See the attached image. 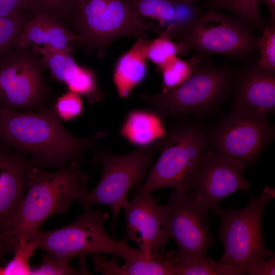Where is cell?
Returning <instances> with one entry per match:
<instances>
[{
    "label": "cell",
    "mask_w": 275,
    "mask_h": 275,
    "mask_svg": "<svg viewBox=\"0 0 275 275\" xmlns=\"http://www.w3.org/2000/svg\"><path fill=\"white\" fill-rule=\"evenodd\" d=\"M107 133L99 131L89 138L69 133L54 112L52 105L36 112L11 110L0 104V141L31 155L32 163L59 170L69 164L85 162V151Z\"/></svg>",
    "instance_id": "cell-1"
},
{
    "label": "cell",
    "mask_w": 275,
    "mask_h": 275,
    "mask_svg": "<svg viewBox=\"0 0 275 275\" xmlns=\"http://www.w3.org/2000/svg\"><path fill=\"white\" fill-rule=\"evenodd\" d=\"M230 106L268 115L275 112V71L261 67L257 61L234 67Z\"/></svg>",
    "instance_id": "cell-15"
},
{
    "label": "cell",
    "mask_w": 275,
    "mask_h": 275,
    "mask_svg": "<svg viewBox=\"0 0 275 275\" xmlns=\"http://www.w3.org/2000/svg\"><path fill=\"white\" fill-rule=\"evenodd\" d=\"M231 111L206 130V149L255 166L274 141L275 126L266 114L242 107Z\"/></svg>",
    "instance_id": "cell-9"
},
{
    "label": "cell",
    "mask_w": 275,
    "mask_h": 275,
    "mask_svg": "<svg viewBox=\"0 0 275 275\" xmlns=\"http://www.w3.org/2000/svg\"><path fill=\"white\" fill-rule=\"evenodd\" d=\"M72 21L80 43L103 57L116 39L123 36L147 38L132 0H75L67 18Z\"/></svg>",
    "instance_id": "cell-8"
},
{
    "label": "cell",
    "mask_w": 275,
    "mask_h": 275,
    "mask_svg": "<svg viewBox=\"0 0 275 275\" xmlns=\"http://www.w3.org/2000/svg\"><path fill=\"white\" fill-rule=\"evenodd\" d=\"M32 50L42 56L44 67L52 76L64 84L69 91L84 97L91 104L105 98V93L98 87L96 76L90 68L78 65L72 54L46 47H33Z\"/></svg>",
    "instance_id": "cell-18"
},
{
    "label": "cell",
    "mask_w": 275,
    "mask_h": 275,
    "mask_svg": "<svg viewBox=\"0 0 275 275\" xmlns=\"http://www.w3.org/2000/svg\"><path fill=\"white\" fill-rule=\"evenodd\" d=\"M200 63L191 76L179 86L157 94L142 93L137 98L162 119L182 115L204 117L213 113L230 95L234 67Z\"/></svg>",
    "instance_id": "cell-4"
},
{
    "label": "cell",
    "mask_w": 275,
    "mask_h": 275,
    "mask_svg": "<svg viewBox=\"0 0 275 275\" xmlns=\"http://www.w3.org/2000/svg\"><path fill=\"white\" fill-rule=\"evenodd\" d=\"M117 257L125 263L120 266L117 262L112 275H175V266L180 262L176 250L147 254L123 239L119 241Z\"/></svg>",
    "instance_id": "cell-20"
},
{
    "label": "cell",
    "mask_w": 275,
    "mask_h": 275,
    "mask_svg": "<svg viewBox=\"0 0 275 275\" xmlns=\"http://www.w3.org/2000/svg\"><path fill=\"white\" fill-rule=\"evenodd\" d=\"M189 50L184 44L176 42L168 36L160 35L149 41L146 56L147 59L156 64L159 68L171 57Z\"/></svg>",
    "instance_id": "cell-27"
},
{
    "label": "cell",
    "mask_w": 275,
    "mask_h": 275,
    "mask_svg": "<svg viewBox=\"0 0 275 275\" xmlns=\"http://www.w3.org/2000/svg\"><path fill=\"white\" fill-rule=\"evenodd\" d=\"M0 274H3V268L0 266Z\"/></svg>",
    "instance_id": "cell-38"
},
{
    "label": "cell",
    "mask_w": 275,
    "mask_h": 275,
    "mask_svg": "<svg viewBox=\"0 0 275 275\" xmlns=\"http://www.w3.org/2000/svg\"><path fill=\"white\" fill-rule=\"evenodd\" d=\"M165 138L127 154L115 155L106 150H94L92 163L102 168L101 178L93 190L81 194L76 202L85 210L93 205L109 206L113 213L111 229L115 234L120 210L129 202V190L146 178Z\"/></svg>",
    "instance_id": "cell-3"
},
{
    "label": "cell",
    "mask_w": 275,
    "mask_h": 275,
    "mask_svg": "<svg viewBox=\"0 0 275 275\" xmlns=\"http://www.w3.org/2000/svg\"><path fill=\"white\" fill-rule=\"evenodd\" d=\"M157 202L151 193L141 194L123 209L126 230L123 239L133 241L147 254L164 252L169 239Z\"/></svg>",
    "instance_id": "cell-14"
},
{
    "label": "cell",
    "mask_w": 275,
    "mask_h": 275,
    "mask_svg": "<svg viewBox=\"0 0 275 275\" xmlns=\"http://www.w3.org/2000/svg\"><path fill=\"white\" fill-rule=\"evenodd\" d=\"M206 130L198 122L177 121L167 134L160 155L145 180L135 187L134 196L166 187L188 193L191 178L206 151Z\"/></svg>",
    "instance_id": "cell-5"
},
{
    "label": "cell",
    "mask_w": 275,
    "mask_h": 275,
    "mask_svg": "<svg viewBox=\"0 0 275 275\" xmlns=\"http://www.w3.org/2000/svg\"><path fill=\"white\" fill-rule=\"evenodd\" d=\"M82 274L70 263L60 261L48 253L44 254L40 266L33 269L31 275H78Z\"/></svg>",
    "instance_id": "cell-32"
},
{
    "label": "cell",
    "mask_w": 275,
    "mask_h": 275,
    "mask_svg": "<svg viewBox=\"0 0 275 275\" xmlns=\"http://www.w3.org/2000/svg\"><path fill=\"white\" fill-rule=\"evenodd\" d=\"M209 6L208 10L232 13L252 33H262L266 24L258 0H209Z\"/></svg>",
    "instance_id": "cell-23"
},
{
    "label": "cell",
    "mask_w": 275,
    "mask_h": 275,
    "mask_svg": "<svg viewBox=\"0 0 275 275\" xmlns=\"http://www.w3.org/2000/svg\"><path fill=\"white\" fill-rule=\"evenodd\" d=\"M260 38L236 17L208 10L171 39L185 45L203 62H208L212 54H219L245 65L258 60Z\"/></svg>",
    "instance_id": "cell-7"
},
{
    "label": "cell",
    "mask_w": 275,
    "mask_h": 275,
    "mask_svg": "<svg viewBox=\"0 0 275 275\" xmlns=\"http://www.w3.org/2000/svg\"><path fill=\"white\" fill-rule=\"evenodd\" d=\"M89 180L77 162L54 172L33 165L25 196L1 234L10 253L21 236L30 240L49 217L67 213L71 204L88 190Z\"/></svg>",
    "instance_id": "cell-2"
},
{
    "label": "cell",
    "mask_w": 275,
    "mask_h": 275,
    "mask_svg": "<svg viewBox=\"0 0 275 275\" xmlns=\"http://www.w3.org/2000/svg\"><path fill=\"white\" fill-rule=\"evenodd\" d=\"M201 61L197 56L192 62L183 60L177 56L171 57L159 68L162 79L161 92H167L184 82L191 76L195 66Z\"/></svg>",
    "instance_id": "cell-24"
},
{
    "label": "cell",
    "mask_w": 275,
    "mask_h": 275,
    "mask_svg": "<svg viewBox=\"0 0 275 275\" xmlns=\"http://www.w3.org/2000/svg\"><path fill=\"white\" fill-rule=\"evenodd\" d=\"M74 42L80 43L79 36L68 31L57 18L44 13L35 14L27 22L15 47H46L72 54Z\"/></svg>",
    "instance_id": "cell-19"
},
{
    "label": "cell",
    "mask_w": 275,
    "mask_h": 275,
    "mask_svg": "<svg viewBox=\"0 0 275 275\" xmlns=\"http://www.w3.org/2000/svg\"><path fill=\"white\" fill-rule=\"evenodd\" d=\"M182 2H186V3H192L195 1H196L197 0H180Z\"/></svg>",
    "instance_id": "cell-37"
},
{
    "label": "cell",
    "mask_w": 275,
    "mask_h": 275,
    "mask_svg": "<svg viewBox=\"0 0 275 275\" xmlns=\"http://www.w3.org/2000/svg\"><path fill=\"white\" fill-rule=\"evenodd\" d=\"M108 217L99 208H91L72 223L51 231L39 230L29 240L35 243L37 249L65 263H70L74 258H85L90 254L117 256L119 241L111 237L104 227Z\"/></svg>",
    "instance_id": "cell-10"
},
{
    "label": "cell",
    "mask_w": 275,
    "mask_h": 275,
    "mask_svg": "<svg viewBox=\"0 0 275 275\" xmlns=\"http://www.w3.org/2000/svg\"><path fill=\"white\" fill-rule=\"evenodd\" d=\"M159 208L169 238L177 247L180 262L193 264L207 256L215 244L210 231L208 208L190 193L174 189L167 204Z\"/></svg>",
    "instance_id": "cell-11"
},
{
    "label": "cell",
    "mask_w": 275,
    "mask_h": 275,
    "mask_svg": "<svg viewBox=\"0 0 275 275\" xmlns=\"http://www.w3.org/2000/svg\"><path fill=\"white\" fill-rule=\"evenodd\" d=\"M175 269V275H239L234 266L217 262L207 255L193 264L180 262Z\"/></svg>",
    "instance_id": "cell-26"
},
{
    "label": "cell",
    "mask_w": 275,
    "mask_h": 275,
    "mask_svg": "<svg viewBox=\"0 0 275 275\" xmlns=\"http://www.w3.org/2000/svg\"><path fill=\"white\" fill-rule=\"evenodd\" d=\"M37 53L17 49L0 59V104L20 112H36L47 105L48 90Z\"/></svg>",
    "instance_id": "cell-12"
},
{
    "label": "cell",
    "mask_w": 275,
    "mask_h": 275,
    "mask_svg": "<svg viewBox=\"0 0 275 275\" xmlns=\"http://www.w3.org/2000/svg\"><path fill=\"white\" fill-rule=\"evenodd\" d=\"M34 165L26 154L0 141V234L26 193L29 170Z\"/></svg>",
    "instance_id": "cell-17"
},
{
    "label": "cell",
    "mask_w": 275,
    "mask_h": 275,
    "mask_svg": "<svg viewBox=\"0 0 275 275\" xmlns=\"http://www.w3.org/2000/svg\"><path fill=\"white\" fill-rule=\"evenodd\" d=\"M245 274L274 275L275 274V255L273 254L267 260H262L251 265Z\"/></svg>",
    "instance_id": "cell-34"
},
{
    "label": "cell",
    "mask_w": 275,
    "mask_h": 275,
    "mask_svg": "<svg viewBox=\"0 0 275 275\" xmlns=\"http://www.w3.org/2000/svg\"><path fill=\"white\" fill-rule=\"evenodd\" d=\"M36 249L33 241L21 236L14 252V258L3 268V274L31 275L29 261Z\"/></svg>",
    "instance_id": "cell-28"
},
{
    "label": "cell",
    "mask_w": 275,
    "mask_h": 275,
    "mask_svg": "<svg viewBox=\"0 0 275 275\" xmlns=\"http://www.w3.org/2000/svg\"><path fill=\"white\" fill-rule=\"evenodd\" d=\"M258 2L259 4L264 3L268 9L269 14L267 22L275 23V0H258Z\"/></svg>",
    "instance_id": "cell-35"
},
{
    "label": "cell",
    "mask_w": 275,
    "mask_h": 275,
    "mask_svg": "<svg viewBox=\"0 0 275 275\" xmlns=\"http://www.w3.org/2000/svg\"><path fill=\"white\" fill-rule=\"evenodd\" d=\"M119 133L130 143L139 147L151 144L167 134L162 118L152 110L143 109L130 112Z\"/></svg>",
    "instance_id": "cell-22"
},
{
    "label": "cell",
    "mask_w": 275,
    "mask_h": 275,
    "mask_svg": "<svg viewBox=\"0 0 275 275\" xmlns=\"http://www.w3.org/2000/svg\"><path fill=\"white\" fill-rule=\"evenodd\" d=\"M27 12H32L26 0H0V17Z\"/></svg>",
    "instance_id": "cell-33"
},
{
    "label": "cell",
    "mask_w": 275,
    "mask_h": 275,
    "mask_svg": "<svg viewBox=\"0 0 275 275\" xmlns=\"http://www.w3.org/2000/svg\"><path fill=\"white\" fill-rule=\"evenodd\" d=\"M259 43L258 65L266 70L275 71V23L267 22L262 31Z\"/></svg>",
    "instance_id": "cell-29"
},
{
    "label": "cell",
    "mask_w": 275,
    "mask_h": 275,
    "mask_svg": "<svg viewBox=\"0 0 275 275\" xmlns=\"http://www.w3.org/2000/svg\"><path fill=\"white\" fill-rule=\"evenodd\" d=\"M7 253H10V251L0 234V264L3 262L4 256Z\"/></svg>",
    "instance_id": "cell-36"
},
{
    "label": "cell",
    "mask_w": 275,
    "mask_h": 275,
    "mask_svg": "<svg viewBox=\"0 0 275 275\" xmlns=\"http://www.w3.org/2000/svg\"><path fill=\"white\" fill-rule=\"evenodd\" d=\"M34 15L32 12L0 17V56L15 46L24 26Z\"/></svg>",
    "instance_id": "cell-25"
},
{
    "label": "cell",
    "mask_w": 275,
    "mask_h": 275,
    "mask_svg": "<svg viewBox=\"0 0 275 275\" xmlns=\"http://www.w3.org/2000/svg\"><path fill=\"white\" fill-rule=\"evenodd\" d=\"M148 42L147 39H137L132 47L118 60L114 71L113 81L119 97H128L132 90L146 77Z\"/></svg>",
    "instance_id": "cell-21"
},
{
    "label": "cell",
    "mask_w": 275,
    "mask_h": 275,
    "mask_svg": "<svg viewBox=\"0 0 275 275\" xmlns=\"http://www.w3.org/2000/svg\"><path fill=\"white\" fill-rule=\"evenodd\" d=\"M274 197V188L266 187L259 196L250 195L242 209L217 206L212 210L220 219L217 237L224 254L219 261L234 266L239 275L245 274L251 265L273 253L264 242L262 222L265 207Z\"/></svg>",
    "instance_id": "cell-6"
},
{
    "label": "cell",
    "mask_w": 275,
    "mask_h": 275,
    "mask_svg": "<svg viewBox=\"0 0 275 275\" xmlns=\"http://www.w3.org/2000/svg\"><path fill=\"white\" fill-rule=\"evenodd\" d=\"M29 10L34 14L44 13L59 19L67 18L75 0H26Z\"/></svg>",
    "instance_id": "cell-31"
},
{
    "label": "cell",
    "mask_w": 275,
    "mask_h": 275,
    "mask_svg": "<svg viewBox=\"0 0 275 275\" xmlns=\"http://www.w3.org/2000/svg\"><path fill=\"white\" fill-rule=\"evenodd\" d=\"M52 106L58 117L64 121L79 117L84 109L80 96L69 91L58 97Z\"/></svg>",
    "instance_id": "cell-30"
},
{
    "label": "cell",
    "mask_w": 275,
    "mask_h": 275,
    "mask_svg": "<svg viewBox=\"0 0 275 275\" xmlns=\"http://www.w3.org/2000/svg\"><path fill=\"white\" fill-rule=\"evenodd\" d=\"M247 167L238 159L205 151L191 178L189 193L212 210L232 194L248 191L250 183L243 173Z\"/></svg>",
    "instance_id": "cell-13"
},
{
    "label": "cell",
    "mask_w": 275,
    "mask_h": 275,
    "mask_svg": "<svg viewBox=\"0 0 275 275\" xmlns=\"http://www.w3.org/2000/svg\"><path fill=\"white\" fill-rule=\"evenodd\" d=\"M136 18L145 31L171 39L205 11L180 0H132Z\"/></svg>",
    "instance_id": "cell-16"
}]
</instances>
